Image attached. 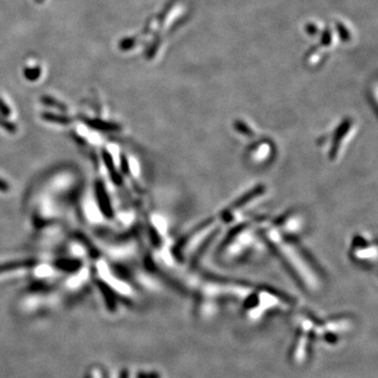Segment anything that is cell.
<instances>
[{"mask_svg": "<svg viewBox=\"0 0 378 378\" xmlns=\"http://www.w3.org/2000/svg\"><path fill=\"white\" fill-rule=\"evenodd\" d=\"M352 254L356 260H368L367 262H375L376 260V245L365 237H356L352 245Z\"/></svg>", "mask_w": 378, "mask_h": 378, "instance_id": "cell-1", "label": "cell"}, {"mask_svg": "<svg viewBox=\"0 0 378 378\" xmlns=\"http://www.w3.org/2000/svg\"><path fill=\"white\" fill-rule=\"evenodd\" d=\"M95 192L98 206L100 208V212L104 217L107 219H111L114 217V209L111 206L110 199L107 194V191L104 187V184L101 181H97L95 184Z\"/></svg>", "mask_w": 378, "mask_h": 378, "instance_id": "cell-2", "label": "cell"}, {"mask_svg": "<svg viewBox=\"0 0 378 378\" xmlns=\"http://www.w3.org/2000/svg\"><path fill=\"white\" fill-rule=\"evenodd\" d=\"M38 264V261L35 259H24V260H17L14 262H8L0 264V273H5L13 270H18L22 268H31Z\"/></svg>", "mask_w": 378, "mask_h": 378, "instance_id": "cell-3", "label": "cell"}, {"mask_svg": "<svg viewBox=\"0 0 378 378\" xmlns=\"http://www.w3.org/2000/svg\"><path fill=\"white\" fill-rule=\"evenodd\" d=\"M102 157H103L104 164H105V166L107 168V172L109 173L111 181H113L116 185H120L122 183V178H121L120 174L116 170L115 163L113 161V158H111V156H110V153L107 152V150L104 149L102 151Z\"/></svg>", "mask_w": 378, "mask_h": 378, "instance_id": "cell-4", "label": "cell"}, {"mask_svg": "<svg viewBox=\"0 0 378 378\" xmlns=\"http://www.w3.org/2000/svg\"><path fill=\"white\" fill-rule=\"evenodd\" d=\"M55 266L58 269L66 271V272H75L82 267V262L80 260H74V259L58 260V261H56Z\"/></svg>", "mask_w": 378, "mask_h": 378, "instance_id": "cell-5", "label": "cell"}, {"mask_svg": "<svg viewBox=\"0 0 378 378\" xmlns=\"http://www.w3.org/2000/svg\"><path fill=\"white\" fill-rule=\"evenodd\" d=\"M86 122L90 128L101 132H116L120 130L119 125L115 123L105 122L102 120H86Z\"/></svg>", "mask_w": 378, "mask_h": 378, "instance_id": "cell-6", "label": "cell"}, {"mask_svg": "<svg viewBox=\"0 0 378 378\" xmlns=\"http://www.w3.org/2000/svg\"><path fill=\"white\" fill-rule=\"evenodd\" d=\"M42 117H44L45 120L50 121V122H54V123L66 124V123H69V122H71V120L67 119V118H65V117L57 116V115H53V114H44V115H42Z\"/></svg>", "mask_w": 378, "mask_h": 378, "instance_id": "cell-7", "label": "cell"}, {"mask_svg": "<svg viewBox=\"0 0 378 378\" xmlns=\"http://www.w3.org/2000/svg\"><path fill=\"white\" fill-rule=\"evenodd\" d=\"M0 126H2L3 129H5L6 131H8L10 133L16 132V126L15 125H14L11 122H9V121H6L5 119H2V118H0Z\"/></svg>", "mask_w": 378, "mask_h": 378, "instance_id": "cell-8", "label": "cell"}, {"mask_svg": "<svg viewBox=\"0 0 378 378\" xmlns=\"http://www.w3.org/2000/svg\"><path fill=\"white\" fill-rule=\"evenodd\" d=\"M9 190H10V186H9V184L7 183V182H6L5 180L0 179V191L7 192V191H9Z\"/></svg>", "mask_w": 378, "mask_h": 378, "instance_id": "cell-9", "label": "cell"}, {"mask_svg": "<svg viewBox=\"0 0 378 378\" xmlns=\"http://www.w3.org/2000/svg\"><path fill=\"white\" fill-rule=\"evenodd\" d=\"M122 168L124 173H129V163L126 161V159L123 157L122 158Z\"/></svg>", "mask_w": 378, "mask_h": 378, "instance_id": "cell-10", "label": "cell"}]
</instances>
